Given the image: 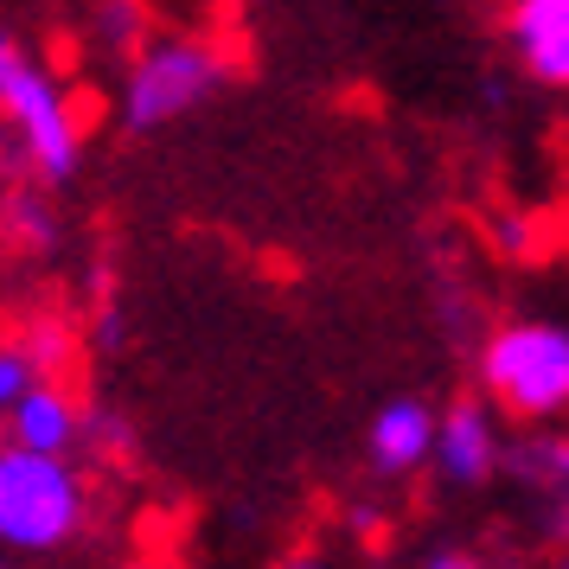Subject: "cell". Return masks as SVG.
Wrapping results in <instances>:
<instances>
[{"mask_svg":"<svg viewBox=\"0 0 569 569\" xmlns=\"http://www.w3.org/2000/svg\"><path fill=\"white\" fill-rule=\"evenodd\" d=\"M97 32H103L116 52H141L148 46V7L141 0H97Z\"/></svg>","mask_w":569,"mask_h":569,"instance_id":"8fae6325","label":"cell"},{"mask_svg":"<svg viewBox=\"0 0 569 569\" xmlns=\"http://www.w3.org/2000/svg\"><path fill=\"white\" fill-rule=\"evenodd\" d=\"M90 525V487L71 461L0 448V550L46 557Z\"/></svg>","mask_w":569,"mask_h":569,"instance_id":"6da1fadb","label":"cell"},{"mask_svg":"<svg viewBox=\"0 0 569 569\" xmlns=\"http://www.w3.org/2000/svg\"><path fill=\"white\" fill-rule=\"evenodd\" d=\"M7 231H13V243H27V250H46L52 243V211L39 206V192H13L7 199Z\"/></svg>","mask_w":569,"mask_h":569,"instance_id":"7c38bea8","label":"cell"},{"mask_svg":"<svg viewBox=\"0 0 569 569\" xmlns=\"http://www.w3.org/2000/svg\"><path fill=\"white\" fill-rule=\"evenodd\" d=\"M0 436L7 448H27V455H58V461H71V448L83 441V410L78 397L64 385H32L7 422H0Z\"/></svg>","mask_w":569,"mask_h":569,"instance_id":"8992f818","label":"cell"},{"mask_svg":"<svg viewBox=\"0 0 569 569\" xmlns=\"http://www.w3.org/2000/svg\"><path fill=\"white\" fill-rule=\"evenodd\" d=\"M480 390L487 410L518 422H550L569 403V333L557 320H506L480 346Z\"/></svg>","mask_w":569,"mask_h":569,"instance_id":"3957f363","label":"cell"},{"mask_svg":"<svg viewBox=\"0 0 569 569\" xmlns=\"http://www.w3.org/2000/svg\"><path fill=\"white\" fill-rule=\"evenodd\" d=\"M32 385H39V378H32V365L20 359V346H13V339H0V416L13 410Z\"/></svg>","mask_w":569,"mask_h":569,"instance_id":"4fadbf2b","label":"cell"},{"mask_svg":"<svg viewBox=\"0 0 569 569\" xmlns=\"http://www.w3.org/2000/svg\"><path fill=\"white\" fill-rule=\"evenodd\" d=\"M499 422L480 397H461L455 410H436V448H429V461L441 467V480H455V487H487L492 473H499Z\"/></svg>","mask_w":569,"mask_h":569,"instance_id":"5b68a950","label":"cell"},{"mask_svg":"<svg viewBox=\"0 0 569 569\" xmlns=\"http://www.w3.org/2000/svg\"><path fill=\"white\" fill-rule=\"evenodd\" d=\"M422 569H487V563H480L473 550H436V557H429Z\"/></svg>","mask_w":569,"mask_h":569,"instance_id":"5bb4252c","label":"cell"},{"mask_svg":"<svg viewBox=\"0 0 569 569\" xmlns=\"http://www.w3.org/2000/svg\"><path fill=\"white\" fill-rule=\"evenodd\" d=\"M276 569H327V563H320V557H308V550H295V557H282Z\"/></svg>","mask_w":569,"mask_h":569,"instance_id":"9a60e30c","label":"cell"},{"mask_svg":"<svg viewBox=\"0 0 569 569\" xmlns=\"http://www.w3.org/2000/svg\"><path fill=\"white\" fill-rule=\"evenodd\" d=\"M0 569H7V557H0Z\"/></svg>","mask_w":569,"mask_h":569,"instance_id":"e0dca14e","label":"cell"},{"mask_svg":"<svg viewBox=\"0 0 569 569\" xmlns=\"http://www.w3.org/2000/svg\"><path fill=\"white\" fill-rule=\"evenodd\" d=\"M429 448H436V410L422 397H390L385 410L371 416V429H365V455L390 480L416 473V467L429 461Z\"/></svg>","mask_w":569,"mask_h":569,"instance_id":"52a82bcc","label":"cell"},{"mask_svg":"<svg viewBox=\"0 0 569 569\" xmlns=\"http://www.w3.org/2000/svg\"><path fill=\"white\" fill-rule=\"evenodd\" d=\"M512 46L543 90L569 83V0H512Z\"/></svg>","mask_w":569,"mask_h":569,"instance_id":"ba28073f","label":"cell"},{"mask_svg":"<svg viewBox=\"0 0 569 569\" xmlns=\"http://www.w3.org/2000/svg\"><path fill=\"white\" fill-rule=\"evenodd\" d=\"M0 448H7V436H0Z\"/></svg>","mask_w":569,"mask_h":569,"instance_id":"2e32d148","label":"cell"},{"mask_svg":"<svg viewBox=\"0 0 569 569\" xmlns=\"http://www.w3.org/2000/svg\"><path fill=\"white\" fill-rule=\"evenodd\" d=\"M231 78V58L206 39H154L129 58L122 78V122L129 129H167L173 116L199 109L218 97V83Z\"/></svg>","mask_w":569,"mask_h":569,"instance_id":"277c9868","label":"cell"},{"mask_svg":"<svg viewBox=\"0 0 569 569\" xmlns=\"http://www.w3.org/2000/svg\"><path fill=\"white\" fill-rule=\"evenodd\" d=\"M13 346H20V359L32 365V378H39V385H58V378L71 371V359H78V339H71V327H64V320H52V313H46V320H32Z\"/></svg>","mask_w":569,"mask_h":569,"instance_id":"30bf717a","label":"cell"},{"mask_svg":"<svg viewBox=\"0 0 569 569\" xmlns=\"http://www.w3.org/2000/svg\"><path fill=\"white\" fill-rule=\"evenodd\" d=\"M0 116L13 122L20 148H27L32 173L46 186H64L83 160V122L78 103L64 97V83L39 64V58L0 27Z\"/></svg>","mask_w":569,"mask_h":569,"instance_id":"7a4b0ae2","label":"cell"},{"mask_svg":"<svg viewBox=\"0 0 569 569\" xmlns=\"http://www.w3.org/2000/svg\"><path fill=\"white\" fill-rule=\"evenodd\" d=\"M499 461H506V473L525 480V487L557 492V487H563V473H569V441L550 436V429H525L518 441L499 448Z\"/></svg>","mask_w":569,"mask_h":569,"instance_id":"9c48e42d","label":"cell"}]
</instances>
